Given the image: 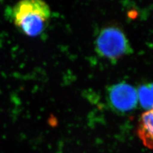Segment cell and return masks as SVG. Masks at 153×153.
Returning <instances> with one entry per match:
<instances>
[{
  "label": "cell",
  "instance_id": "5b68a950",
  "mask_svg": "<svg viewBox=\"0 0 153 153\" xmlns=\"http://www.w3.org/2000/svg\"><path fill=\"white\" fill-rule=\"evenodd\" d=\"M138 102L149 110L153 108V83L140 86L137 91Z\"/></svg>",
  "mask_w": 153,
  "mask_h": 153
},
{
  "label": "cell",
  "instance_id": "3957f363",
  "mask_svg": "<svg viewBox=\"0 0 153 153\" xmlns=\"http://www.w3.org/2000/svg\"><path fill=\"white\" fill-rule=\"evenodd\" d=\"M107 102L114 111L127 113L135 109L138 103L137 90L125 82L114 84L107 89Z\"/></svg>",
  "mask_w": 153,
  "mask_h": 153
},
{
  "label": "cell",
  "instance_id": "277c9868",
  "mask_svg": "<svg viewBox=\"0 0 153 153\" xmlns=\"http://www.w3.org/2000/svg\"><path fill=\"white\" fill-rule=\"evenodd\" d=\"M138 135L146 147L153 148V108L143 113L140 118Z\"/></svg>",
  "mask_w": 153,
  "mask_h": 153
},
{
  "label": "cell",
  "instance_id": "6da1fadb",
  "mask_svg": "<svg viewBox=\"0 0 153 153\" xmlns=\"http://www.w3.org/2000/svg\"><path fill=\"white\" fill-rule=\"evenodd\" d=\"M51 11L44 0H21L12 9L14 25L22 34L41 35L49 26Z\"/></svg>",
  "mask_w": 153,
  "mask_h": 153
},
{
  "label": "cell",
  "instance_id": "7a4b0ae2",
  "mask_svg": "<svg viewBox=\"0 0 153 153\" xmlns=\"http://www.w3.org/2000/svg\"><path fill=\"white\" fill-rule=\"evenodd\" d=\"M95 47L98 55L111 61H116L132 52L126 36L116 27H107L100 31Z\"/></svg>",
  "mask_w": 153,
  "mask_h": 153
}]
</instances>
